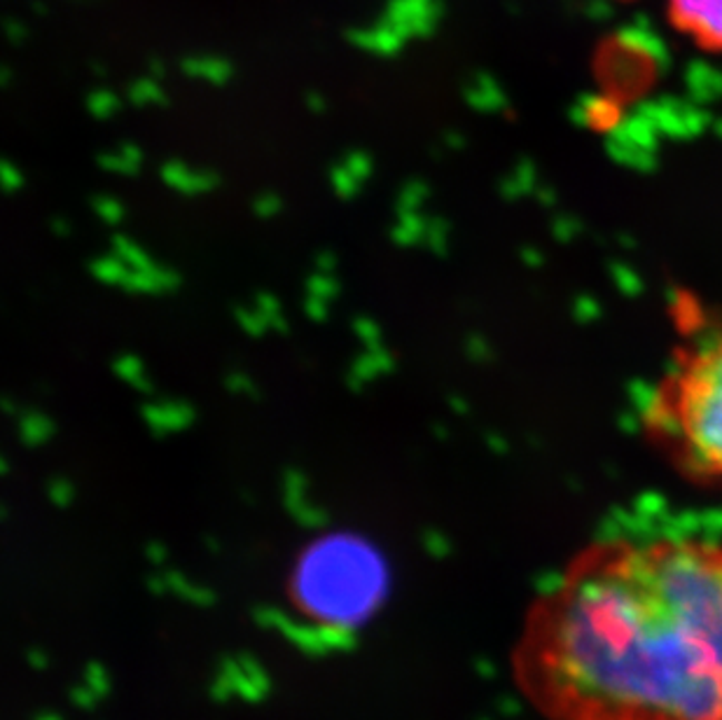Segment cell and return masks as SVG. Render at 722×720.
<instances>
[{
  "label": "cell",
  "mask_w": 722,
  "mask_h": 720,
  "mask_svg": "<svg viewBox=\"0 0 722 720\" xmlns=\"http://www.w3.org/2000/svg\"><path fill=\"white\" fill-rule=\"evenodd\" d=\"M517 673L550 720H722V543L585 545L541 592Z\"/></svg>",
  "instance_id": "1"
},
{
  "label": "cell",
  "mask_w": 722,
  "mask_h": 720,
  "mask_svg": "<svg viewBox=\"0 0 722 720\" xmlns=\"http://www.w3.org/2000/svg\"><path fill=\"white\" fill-rule=\"evenodd\" d=\"M683 342L641 407L650 445L690 484L722 496V320L694 297H679Z\"/></svg>",
  "instance_id": "2"
},
{
  "label": "cell",
  "mask_w": 722,
  "mask_h": 720,
  "mask_svg": "<svg viewBox=\"0 0 722 720\" xmlns=\"http://www.w3.org/2000/svg\"><path fill=\"white\" fill-rule=\"evenodd\" d=\"M390 592L386 554L356 531H328L305 545L290 573L295 606L318 630L348 637L375 618Z\"/></svg>",
  "instance_id": "3"
},
{
  "label": "cell",
  "mask_w": 722,
  "mask_h": 720,
  "mask_svg": "<svg viewBox=\"0 0 722 720\" xmlns=\"http://www.w3.org/2000/svg\"><path fill=\"white\" fill-rule=\"evenodd\" d=\"M669 14L699 48L722 52V0H669Z\"/></svg>",
  "instance_id": "4"
},
{
  "label": "cell",
  "mask_w": 722,
  "mask_h": 720,
  "mask_svg": "<svg viewBox=\"0 0 722 720\" xmlns=\"http://www.w3.org/2000/svg\"><path fill=\"white\" fill-rule=\"evenodd\" d=\"M442 12H445L442 0H388L382 24L390 27L403 40L431 38Z\"/></svg>",
  "instance_id": "5"
},
{
  "label": "cell",
  "mask_w": 722,
  "mask_h": 720,
  "mask_svg": "<svg viewBox=\"0 0 722 720\" xmlns=\"http://www.w3.org/2000/svg\"><path fill=\"white\" fill-rule=\"evenodd\" d=\"M144 422L146 426L157 435H174L180 433L195 422V410L192 405L182 401H159V403H146L144 410Z\"/></svg>",
  "instance_id": "6"
},
{
  "label": "cell",
  "mask_w": 722,
  "mask_h": 720,
  "mask_svg": "<svg viewBox=\"0 0 722 720\" xmlns=\"http://www.w3.org/2000/svg\"><path fill=\"white\" fill-rule=\"evenodd\" d=\"M309 492V482L301 471H288L284 475V503L288 507V513L301 524L309 529H320L325 524V513L323 507L314 505L307 496Z\"/></svg>",
  "instance_id": "7"
},
{
  "label": "cell",
  "mask_w": 722,
  "mask_h": 720,
  "mask_svg": "<svg viewBox=\"0 0 722 720\" xmlns=\"http://www.w3.org/2000/svg\"><path fill=\"white\" fill-rule=\"evenodd\" d=\"M159 176L178 195H188V197L214 193L220 185V178H218L216 171L192 169V167L185 165V161H178V159H169L167 165H161Z\"/></svg>",
  "instance_id": "8"
},
{
  "label": "cell",
  "mask_w": 722,
  "mask_h": 720,
  "mask_svg": "<svg viewBox=\"0 0 722 720\" xmlns=\"http://www.w3.org/2000/svg\"><path fill=\"white\" fill-rule=\"evenodd\" d=\"M346 40L354 45V48L369 52V55H377V57H395L400 50L405 40L395 33L390 27L386 24H375L369 29H352L346 31Z\"/></svg>",
  "instance_id": "9"
},
{
  "label": "cell",
  "mask_w": 722,
  "mask_h": 720,
  "mask_svg": "<svg viewBox=\"0 0 722 720\" xmlns=\"http://www.w3.org/2000/svg\"><path fill=\"white\" fill-rule=\"evenodd\" d=\"M180 71L195 78V80H204L208 85H216V87H225L231 76H235V68H231L229 59L225 57H216V55H190L180 59Z\"/></svg>",
  "instance_id": "10"
},
{
  "label": "cell",
  "mask_w": 722,
  "mask_h": 720,
  "mask_svg": "<svg viewBox=\"0 0 722 720\" xmlns=\"http://www.w3.org/2000/svg\"><path fill=\"white\" fill-rule=\"evenodd\" d=\"M178 284H180V278L174 269L155 265L150 269H129L122 288L129 293H141V295L152 293L155 295V293L176 290Z\"/></svg>",
  "instance_id": "11"
},
{
  "label": "cell",
  "mask_w": 722,
  "mask_h": 720,
  "mask_svg": "<svg viewBox=\"0 0 722 720\" xmlns=\"http://www.w3.org/2000/svg\"><path fill=\"white\" fill-rule=\"evenodd\" d=\"M393 369V356L386 348H365V354L348 367V386L360 391L365 384L388 375Z\"/></svg>",
  "instance_id": "12"
},
{
  "label": "cell",
  "mask_w": 722,
  "mask_h": 720,
  "mask_svg": "<svg viewBox=\"0 0 722 720\" xmlns=\"http://www.w3.org/2000/svg\"><path fill=\"white\" fill-rule=\"evenodd\" d=\"M17 428H19L21 443H24L27 447H40L55 435V422L50 420V416H44L42 412H36V410L19 412Z\"/></svg>",
  "instance_id": "13"
},
{
  "label": "cell",
  "mask_w": 722,
  "mask_h": 720,
  "mask_svg": "<svg viewBox=\"0 0 722 720\" xmlns=\"http://www.w3.org/2000/svg\"><path fill=\"white\" fill-rule=\"evenodd\" d=\"M141 165H144V152L133 144H122L118 150L99 155V167L108 174L136 176L138 169H141Z\"/></svg>",
  "instance_id": "14"
},
{
  "label": "cell",
  "mask_w": 722,
  "mask_h": 720,
  "mask_svg": "<svg viewBox=\"0 0 722 720\" xmlns=\"http://www.w3.org/2000/svg\"><path fill=\"white\" fill-rule=\"evenodd\" d=\"M398 225L393 227L390 231V239L403 246V248H409V246H416V244H424L426 241V231H428V218L422 216L418 211H412V214H398Z\"/></svg>",
  "instance_id": "15"
},
{
  "label": "cell",
  "mask_w": 722,
  "mask_h": 720,
  "mask_svg": "<svg viewBox=\"0 0 722 720\" xmlns=\"http://www.w3.org/2000/svg\"><path fill=\"white\" fill-rule=\"evenodd\" d=\"M127 97H129V103L138 106V108H144V106H167L169 103L165 89H161V85L150 76L136 80L129 87Z\"/></svg>",
  "instance_id": "16"
},
{
  "label": "cell",
  "mask_w": 722,
  "mask_h": 720,
  "mask_svg": "<svg viewBox=\"0 0 722 720\" xmlns=\"http://www.w3.org/2000/svg\"><path fill=\"white\" fill-rule=\"evenodd\" d=\"M112 253L118 255V258L129 267V269H150L155 267L157 263L150 258V255L138 246L136 241L118 235V237H112Z\"/></svg>",
  "instance_id": "17"
},
{
  "label": "cell",
  "mask_w": 722,
  "mask_h": 720,
  "mask_svg": "<svg viewBox=\"0 0 722 720\" xmlns=\"http://www.w3.org/2000/svg\"><path fill=\"white\" fill-rule=\"evenodd\" d=\"M115 373H118V377L133 386L136 391H144V393H150L152 391V384L148 379V373H146V367L144 363L138 361L136 356H122L115 361Z\"/></svg>",
  "instance_id": "18"
},
{
  "label": "cell",
  "mask_w": 722,
  "mask_h": 720,
  "mask_svg": "<svg viewBox=\"0 0 722 720\" xmlns=\"http://www.w3.org/2000/svg\"><path fill=\"white\" fill-rule=\"evenodd\" d=\"M91 274H95L101 284L106 286H118L122 288L125 278L129 274V267L118 258V255H103V258L91 263Z\"/></svg>",
  "instance_id": "19"
},
{
  "label": "cell",
  "mask_w": 722,
  "mask_h": 720,
  "mask_svg": "<svg viewBox=\"0 0 722 720\" xmlns=\"http://www.w3.org/2000/svg\"><path fill=\"white\" fill-rule=\"evenodd\" d=\"M87 110L95 120H110L120 110V99L110 89H95L87 97Z\"/></svg>",
  "instance_id": "20"
},
{
  "label": "cell",
  "mask_w": 722,
  "mask_h": 720,
  "mask_svg": "<svg viewBox=\"0 0 722 720\" xmlns=\"http://www.w3.org/2000/svg\"><path fill=\"white\" fill-rule=\"evenodd\" d=\"M428 195H431V188L424 180H418V178L407 180L405 188L400 190V197H398V214L418 211L422 204L428 199Z\"/></svg>",
  "instance_id": "21"
},
{
  "label": "cell",
  "mask_w": 722,
  "mask_h": 720,
  "mask_svg": "<svg viewBox=\"0 0 722 720\" xmlns=\"http://www.w3.org/2000/svg\"><path fill=\"white\" fill-rule=\"evenodd\" d=\"M253 307L258 309V312L267 318L269 328H274V331H286V328H288V325H286V316H284V309H281V302H278L274 295H269V293H260L258 297H255Z\"/></svg>",
  "instance_id": "22"
},
{
  "label": "cell",
  "mask_w": 722,
  "mask_h": 720,
  "mask_svg": "<svg viewBox=\"0 0 722 720\" xmlns=\"http://www.w3.org/2000/svg\"><path fill=\"white\" fill-rule=\"evenodd\" d=\"M330 183H333L335 195L342 197V199H354V197L360 193V185H363V183H360L352 171H348L344 165L333 167V171H330Z\"/></svg>",
  "instance_id": "23"
},
{
  "label": "cell",
  "mask_w": 722,
  "mask_h": 720,
  "mask_svg": "<svg viewBox=\"0 0 722 720\" xmlns=\"http://www.w3.org/2000/svg\"><path fill=\"white\" fill-rule=\"evenodd\" d=\"M307 290H309V297H318V299L330 302L333 297L339 295V284L335 282L330 274L316 272L307 282Z\"/></svg>",
  "instance_id": "24"
},
{
  "label": "cell",
  "mask_w": 722,
  "mask_h": 720,
  "mask_svg": "<svg viewBox=\"0 0 722 720\" xmlns=\"http://www.w3.org/2000/svg\"><path fill=\"white\" fill-rule=\"evenodd\" d=\"M354 333L365 344V348H382V328L377 325V320H372L367 316L354 318Z\"/></svg>",
  "instance_id": "25"
},
{
  "label": "cell",
  "mask_w": 722,
  "mask_h": 720,
  "mask_svg": "<svg viewBox=\"0 0 722 720\" xmlns=\"http://www.w3.org/2000/svg\"><path fill=\"white\" fill-rule=\"evenodd\" d=\"M91 206H95V211L97 216L108 223V225H118L125 216V208L122 204L115 199V197H108V195H99L95 197V201H91Z\"/></svg>",
  "instance_id": "26"
},
{
  "label": "cell",
  "mask_w": 722,
  "mask_h": 720,
  "mask_svg": "<svg viewBox=\"0 0 722 720\" xmlns=\"http://www.w3.org/2000/svg\"><path fill=\"white\" fill-rule=\"evenodd\" d=\"M237 323L241 325V328L248 333V335H253V337H263L267 331H271L269 328V323H267V318L258 312V309H244V307H239L237 309Z\"/></svg>",
  "instance_id": "27"
},
{
  "label": "cell",
  "mask_w": 722,
  "mask_h": 720,
  "mask_svg": "<svg viewBox=\"0 0 722 720\" xmlns=\"http://www.w3.org/2000/svg\"><path fill=\"white\" fill-rule=\"evenodd\" d=\"M342 165L348 171H352L360 183H365L372 176V171H375V161H372V157L367 152H363V150H352V152H348L344 157Z\"/></svg>",
  "instance_id": "28"
},
{
  "label": "cell",
  "mask_w": 722,
  "mask_h": 720,
  "mask_svg": "<svg viewBox=\"0 0 722 720\" xmlns=\"http://www.w3.org/2000/svg\"><path fill=\"white\" fill-rule=\"evenodd\" d=\"M48 496L50 501L57 505V507H68L73 501H76V486L71 480H66V477H55L50 484H48Z\"/></svg>",
  "instance_id": "29"
},
{
  "label": "cell",
  "mask_w": 722,
  "mask_h": 720,
  "mask_svg": "<svg viewBox=\"0 0 722 720\" xmlns=\"http://www.w3.org/2000/svg\"><path fill=\"white\" fill-rule=\"evenodd\" d=\"M284 201L274 193H260L253 199V214L258 218H274L276 214H281Z\"/></svg>",
  "instance_id": "30"
},
{
  "label": "cell",
  "mask_w": 722,
  "mask_h": 720,
  "mask_svg": "<svg viewBox=\"0 0 722 720\" xmlns=\"http://www.w3.org/2000/svg\"><path fill=\"white\" fill-rule=\"evenodd\" d=\"M0 180H3V190L8 195H14L21 190V185H24V174H21L19 167H14L10 159H6L3 165H0Z\"/></svg>",
  "instance_id": "31"
},
{
  "label": "cell",
  "mask_w": 722,
  "mask_h": 720,
  "mask_svg": "<svg viewBox=\"0 0 722 720\" xmlns=\"http://www.w3.org/2000/svg\"><path fill=\"white\" fill-rule=\"evenodd\" d=\"M227 388L235 393V396H244V398H258V388L253 386V379L244 373H231L225 379Z\"/></svg>",
  "instance_id": "32"
},
{
  "label": "cell",
  "mask_w": 722,
  "mask_h": 720,
  "mask_svg": "<svg viewBox=\"0 0 722 720\" xmlns=\"http://www.w3.org/2000/svg\"><path fill=\"white\" fill-rule=\"evenodd\" d=\"M445 223H442V220H431L428 218V231H426V246H428V250H435V253H442V250H445Z\"/></svg>",
  "instance_id": "33"
},
{
  "label": "cell",
  "mask_w": 722,
  "mask_h": 720,
  "mask_svg": "<svg viewBox=\"0 0 722 720\" xmlns=\"http://www.w3.org/2000/svg\"><path fill=\"white\" fill-rule=\"evenodd\" d=\"M307 314L311 320L316 323H323L325 318H328V309H330V302H325V299H318V297H307V305H305Z\"/></svg>",
  "instance_id": "34"
},
{
  "label": "cell",
  "mask_w": 722,
  "mask_h": 720,
  "mask_svg": "<svg viewBox=\"0 0 722 720\" xmlns=\"http://www.w3.org/2000/svg\"><path fill=\"white\" fill-rule=\"evenodd\" d=\"M6 36H8V40H10L12 45H24L29 31H27L24 24H21V21H17V19H8V21H6Z\"/></svg>",
  "instance_id": "35"
},
{
  "label": "cell",
  "mask_w": 722,
  "mask_h": 720,
  "mask_svg": "<svg viewBox=\"0 0 722 720\" xmlns=\"http://www.w3.org/2000/svg\"><path fill=\"white\" fill-rule=\"evenodd\" d=\"M337 267V258L330 253V250H323L316 255V269L320 274H333Z\"/></svg>",
  "instance_id": "36"
},
{
  "label": "cell",
  "mask_w": 722,
  "mask_h": 720,
  "mask_svg": "<svg viewBox=\"0 0 722 720\" xmlns=\"http://www.w3.org/2000/svg\"><path fill=\"white\" fill-rule=\"evenodd\" d=\"M305 103L314 115H323L325 110H328V101H325V97L320 95V91H307Z\"/></svg>",
  "instance_id": "37"
},
{
  "label": "cell",
  "mask_w": 722,
  "mask_h": 720,
  "mask_svg": "<svg viewBox=\"0 0 722 720\" xmlns=\"http://www.w3.org/2000/svg\"><path fill=\"white\" fill-rule=\"evenodd\" d=\"M148 71H150V78L161 80V78H165V73H167V66H165V61H161L159 57H150L148 59Z\"/></svg>",
  "instance_id": "38"
},
{
  "label": "cell",
  "mask_w": 722,
  "mask_h": 720,
  "mask_svg": "<svg viewBox=\"0 0 722 720\" xmlns=\"http://www.w3.org/2000/svg\"><path fill=\"white\" fill-rule=\"evenodd\" d=\"M52 231H55V235H59V237H66L68 231H71V225H68L61 218H57V220H52Z\"/></svg>",
  "instance_id": "39"
},
{
  "label": "cell",
  "mask_w": 722,
  "mask_h": 720,
  "mask_svg": "<svg viewBox=\"0 0 722 720\" xmlns=\"http://www.w3.org/2000/svg\"><path fill=\"white\" fill-rule=\"evenodd\" d=\"M10 80H12V71H10V68H8V66H3V68H0V85L8 87V85H10Z\"/></svg>",
  "instance_id": "40"
},
{
  "label": "cell",
  "mask_w": 722,
  "mask_h": 720,
  "mask_svg": "<svg viewBox=\"0 0 722 720\" xmlns=\"http://www.w3.org/2000/svg\"><path fill=\"white\" fill-rule=\"evenodd\" d=\"M31 8H33L36 14H44V12H48V8H44V3H40V0H33Z\"/></svg>",
  "instance_id": "41"
},
{
  "label": "cell",
  "mask_w": 722,
  "mask_h": 720,
  "mask_svg": "<svg viewBox=\"0 0 722 720\" xmlns=\"http://www.w3.org/2000/svg\"><path fill=\"white\" fill-rule=\"evenodd\" d=\"M91 71H97L99 76H103V73H106V68L99 66V63H91Z\"/></svg>",
  "instance_id": "42"
},
{
  "label": "cell",
  "mask_w": 722,
  "mask_h": 720,
  "mask_svg": "<svg viewBox=\"0 0 722 720\" xmlns=\"http://www.w3.org/2000/svg\"><path fill=\"white\" fill-rule=\"evenodd\" d=\"M458 134H447V144H452V146H458V138H456Z\"/></svg>",
  "instance_id": "43"
}]
</instances>
